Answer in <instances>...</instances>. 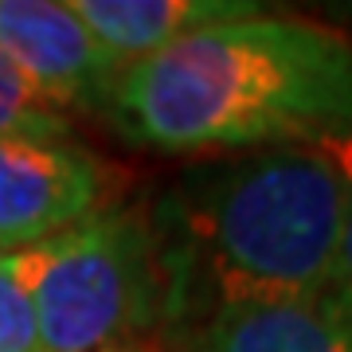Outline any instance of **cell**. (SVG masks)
Wrapping results in <instances>:
<instances>
[{
	"instance_id": "obj_1",
	"label": "cell",
	"mask_w": 352,
	"mask_h": 352,
	"mask_svg": "<svg viewBox=\"0 0 352 352\" xmlns=\"http://www.w3.org/2000/svg\"><path fill=\"white\" fill-rule=\"evenodd\" d=\"M102 113L164 157L309 149L352 133V39L302 16H239L122 67Z\"/></svg>"
},
{
	"instance_id": "obj_2",
	"label": "cell",
	"mask_w": 352,
	"mask_h": 352,
	"mask_svg": "<svg viewBox=\"0 0 352 352\" xmlns=\"http://www.w3.org/2000/svg\"><path fill=\"white\" fill-rule=\"evenodd\" d=\"M352 188L314 149L204 161L145 204L164 333L188 344L212 317L333 286Z\"/></svg>"
},
{
	"instance_id": "obj_3",
	"label": "cell",
	"mask_w": 352,
	"mask_h": 352,
	"mask_svg": "<svg viewBox=\"0 0 352 352\" xmlns=\"http://www.w3.org/2000/svg\"><path fill=\"white\" fill-rule=\"evenodd\" d=\"M36 305L43 352H110L164 333L157 251L145 208L110 204L8 254Z\"/></svg>"
},
{
	"instance_id": "obj_4",
	"label": "cell",
	"mask_w": 352,
	"mask_h": 352,
	"mask_svg": "<svg viewBox=\"0 0 352 352\" xmlns=\"http://www.w3.org/2000/svg\"><path fill=\"white\" fill-rule=\"evenodd\" d=\"M110 168L75 141L0 138V254L110 208Z\"/></svg>"
},
{
	"instance_id": "obj_5",
	"label": "cell",
	"mask_w": 352,
	"mask_h": 352,
	"mask_svg": "<svg viewBox=\"0 0 352 352\" xmlns=\"http://www.w3.org/2000/svg\"><path fill=\"white\" fill-rule=\"evenodd\" d=\"M0 47L51 106L102 113L122 63L59 0H0Z\"/></svg>"
},
{
	"instance_id": "obj_6",
	"label": "cell",
	"mask_w": 352,
	"mask_h": 352,
	"mask_svg": "<svg viewBox=\"0 0 352 352\" xmlns=\"http://www.w3.org/2000/svg\"><path fill=\"white\" fill-rule=\"evenodd\" d=\"M192 352H352V309L333 289L298 302L219 314L184 344Z\"/></svg>"
},
{
	"instance_id": "obj_7",
	"label": "cell",
	"mask_w": 352,
	"mask_h": 352,
	"mask_svg": "<svg viewBox=\"0 0 352 352\" xmlns=\"http://www.w3.org/2000/svg\"><path fill=\"white\" fill-rule=\"evenodd\" d=\"M71 12L122 67L141 63L192 32L263 12L251 0H71Z\"/></svg>"
},
{
	"instance_id": "obj_8",
	"label": "cell",
	"mask_w": 352,
	"mask_h": 352,
	"mask_svg": "<svg viewBox=\"0 0 352 352\" xmlns=\"http://www.w3.org/2000/svg\"><path fill=\"white\" fill-rule=\"evenodd\" d=\"M0 138L28 141H71V118L51 106L36 82L0 47Z\"/></svg>"
},
{
	"instance_id": "obj_9",
	"label": "cell",
	"mask_w": 352,
	"mask_h": 352,
	"mask_svg": "<svg viewBox=\"0 0 352 352\" xmlns=\"http://www.w3.org/2000/svg\"><path fill=\"white\" fill-rule=\"evenodd\" d=\"M0 352H43L36 305L12 274L8 254H0Z\"/></svg>"
},
{
	"instance_id": "obj_10",
	"label": "cell",
	"mask_w": 352,
	"mask_h": 352,
	"mask_svg": "<svg viewBox=\"0 0 352 352\" xmlns=\"http://www.w3.org/2000/svg\"><path fill=\"white\" fill-rule=\"evenodd\" d=\"M333 294L352 309V204L344 215V235H340V251H337V270H333Z\"/></svg>"
},
{
	"instance_id": "obj_11",
	"label": "cell",
	"mask_w": 352,
	"mask_h": 352,
	"mask_svg": "<svg viewBox=\"0 0 352 352\" xmlns=\"http://www.w3.org/2000/svg\"><path fill=\"white\" fill-rule=\"evenodd\" d=\"M309 149L321 157V161L333 168V173L344 180L352 188V133H340V138H329V141H317V145H309Z\"/></svg>"
},
{
	"instance_id": "obj_12",
	"label": "cell",
	"mask_w": 352,
	"mask_h": 352,
	"mask_svg": "<svg viewBox=\"0 0 352 352\" xmlns=\"http://www.w3.org/2000/svg\"><path fill=\"white\" fill-rule=\"evenodd\" d=\"M110 352H168V349H161L157 340H149V344H126V349H110Z\"/></svg>"
},
{
	"instance_id": "obj_13",
	"label": "cell",
	"mask_w": 352,
	"mask_h": 352,
	"mask_svg": "<svg viewBox=\"0 0 352 352\" xmlns=\"http://www.w3.org/2000/svg\"><path fill=\"white\" fill-rule=\"evenodd\" d=\"M349 16H352V8H349Z\"/></svg>"
}]
</instances>
